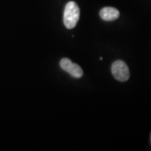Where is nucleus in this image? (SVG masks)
I'll return each instance as SVG.
<instances>
[{
  "instance_id": "1",
  "label": "nucleus",
  "mask_w": 151,
  "mask_h": 151,
  "mask_svg": "<svg viewBox=\"0 0 151 151\" xmlns=\"http://www.w3.org/2000/svg\"><path fill=\"white\" fill-rule=\"evenodd\" d=\"M80 18V9L74 1H69L64 11V24L68 29L75 27Z\"/></svg>"
},
{
  "instance_id": "2",
  "label": "nucleus",
  "mask_w": 151,
  "mask_h": 151,
  "mask_svg": "<svg viewBox=\"0 0 151 151\" xmlns=\"http://www.w3.org/2000/svg\"><path fill=\"white\" fill-rule=\"evenodd\" d=\"M111 71L114 78L121 82L127 81L129 78V68L122 60H117L113 64Z\"/></svg>"
},
{
  "instance_id": "3",
  "label": "nucleus",
  "mask_w": 151,
  "mask_h": 151,
  "mask_svg": "<svg viewBox=\"0 0 151 151\" xmlns=\"http://www.w3.org/2000/svg\"><path fill=\"white\" fill-rule=\"evenodd\" d=\"M60 67L64 71L70 73L74 78H81L83 74V71L80 66L77 64L73 63L68 58H63L60 61Z\"/></svg>"
},
{
  "instance_id": "4",
  "label": "nucleus",
  "mask_w": 151,
  "mask_h": 151,
  "mask_svg": "<svg viewBox=\"0 0 151 151\" xmlns=\"http://www.w3.org/2000/svg\"><path fill=\"white\" fill-rule=\"evenodd\" d=\"M100 17L106 21H113L120 16V12L118 9L113 7H104L100 11Z\"/></svg>"
},
{
  "instance_id": "5",
  "label": "nucleus",
  "mask_w": 151,
  "mask_h": 151,
  "mask_svg": "<svg viewBox=\"0 0 151 151\" xmlns=\"http://www.w3.org/2000/svg\"><path fill=\"white\" fill-rule=\"evenodd\" d=\"M150 140H151V136H150Z\"/></svg>"
}]
</instances>
